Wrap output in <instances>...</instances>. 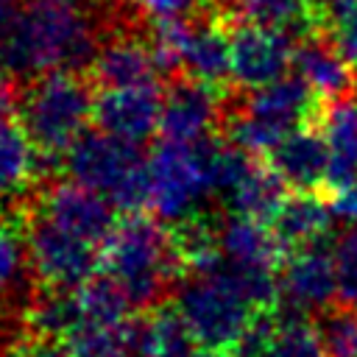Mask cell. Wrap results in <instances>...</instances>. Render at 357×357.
Segmentation results:
<instances>
[{"instance_id": "6da1fadb", "label": "cell", "mask_w": 357, "mask_h": 357, "mask_svg": "<svg viewBox=\"0 0 357 357\" xmlns=\"http://www.w3.org/2000/svg\"><path fill=\"white\" fill-rule=\"evenodd\" d=\"M100 6L86 8L73 0H28L20 22L0 45L6 75L20 84L56 70L89 73L103 39Z\"/></svg>"}, {"instance_id": "7a4b0ae2", "label": "cell", "mask_w": 357, "mask_h": 357, "mask_svg": "<svg viewBox=\"0 0 357 357\" xmlns=\"http://www.w3.org/2000/svg\"><path fill=\"white\" fill-rule=\"evenodd\" d=\"M95 81L89 73L56 70L17 84L14 112L28 131L45 176H56L64 153L95 120Z\"/></svg>"}, {"instance_id": "3957f363", "label": "cell", "mask_w": 357, "mask_h": 357, "mask_svg": "<svg viewBox=\"0 0 357 357\" xmlns=\"http://www.w3.org/2000/svg\"><path fill=\"white\" fill-rule=\"evenodd\" d=\"M103 268L134 310H153L184 279L173 229L159 218L131 212L103 243Z\"/></svg>"}, {"instance_id": "277c9868", "label": "cell", "mask_w": 357, "mask_h": 357, "mask_svg": "<svg viewBox=\"0 0 357 357\" xmlns=\"http://www.w3.org/2000/svg\"><path fill=\"white\" fill-rule=\"evenodd\" d=\"M176 312L201 349L234 351L257 310L223 262L206 273H187L176 284Z\"/></svg>"}, {"instance_id": "5b68a950", "label": "cell", "mask_w": 357, "mask_h": 357, "mask_svg": "<svg viewBox=\"0 0 357 357\" xmlns=\"http://www.w3.org/2000/svg\"><path fill=\"white\" fill-rule=\"evenodd\" d=\"M61 170L128 215L148 206V159L137 142H126L103 128H86L64 153Z\"/></svg>"}, {"instance_id": "8992f818", "label": "cell", "mask_w": 357, "mask_h": 357, "mask_svg": "<svg viewBox=\"0 0 357 357\" xmlns=\"http://www.w3.org/2000/svg\"><path fill=\"white\" fill-rule=\"evenodd\" d=\"M215 139V134L195 142L162 139L148 156V206L162 223L190 220L215 195L209 173Z\"/></svg>"}, {"instance_id": "52a82bcc", "label": "cell", "mask_w": 357, "mask_h": 357, "mask_svg": "<svg viewBox=\"0 0 357 357\" xmlns=\"http://www.w3.org/2000/svg\"><path fill=\"white\" fill-rule=\"evenodd\" d=\"M25 223V240H28V259L31 273L45 287H81L89 282L98 271L100 254L95 243H86L75 237L73 231L61 229L50 218L33 212L31 206H17Z\"/></svg>"}, {"instance_id": "ba28073f", "label": "cell", "mask_w": 357, "mask_h": 357, "mask_svg": "<svg viewBox=\"0 0 357 357\" xmlns=\"http://www.w3.org/2000/svg\"><path fill=\"white\" fill-rule=\"evenodd\" d=\"M25 206H31L33 212L50 218L61 229L95 245H103L117 226L114 218L117 206L106 195L70 176L61 178L59 173L39 181L33 192L25 198Z\"/></svg>"}, {"instance_id": "9c48e42d", "label": "cell", "mask_w": 357, "mask_h": 357, "mask_svg": "<svg viewBox=\"0 0 357 357\" xmlns=\"http://www.w3.org/2000/svg\"><path fill=\"white\" fill-rule=\"evenodd\" d=\"M226 28L231 50V86L257 89L287 75L298 36L293 28L254 20H229Z\"/></svg>"}, {"instance_id": "30bf717a", "label": "cell", "mask_w": 357, "mask_h": 357, "mask_svg": "<svg viewBox=\"0 0 357 357\" xmlns=\"http://www.w3.org/2000/svg\"><path fill=\"white\" fill-rule=\"evenodd\" d=\"M231 86H218L192 75H170L162 86V139L173 142H195L209 137L223 123L226 100Z\"/></svg>"}, {"instance_id": "8fae6325", "label": "cell", "mask_w": 357, "mask_h": 357, "mask_svg": "<svg viewBox=\"0 0 357 357\" xmlns=\"http://www.w3.org/2000/svg\"><path fill=\"white\" fill-rule=\"evenodd\" d=\"M165 75L156 47L151 42V22L145 25H114L103 31L100 47L92 59L89 78L103 89L159 84Z\"/></svg>"}, {"instance_id": "7c38bea8", "label": "cell", "mask_w": 357, "mask_h": 357, "mask_svg": "<svg viewBox=\"0 0 357 357\" xmlns=\"http://www.w3.org/2000/svg\"><path fill=\"white\" fill-rule=\"evenodd\" d=\"M337 296L335 257L321 243L293 248L279 268V298L296 312H324Z\"/></svg>"}, {"instance_id": "4fadbf2b", "label": "cell", "mask_w": 357, "mask_h": 357, "mask_svg": "<svg viewBox=\"0 0 357 357\" xmlns=\"http://www.w3.org/2000/svg\"><path fill=\"white\" fill-rule=\"evenodd\" d=\"M293 70L321 100L357 95V73L326 28H307L296 36Z\"/></svg>"}, {"instance_id": "5bb4252c", "label": "cell", "mask_w": 357, "mask_h": 357, "mask_svg": "<svg viewBox=\"0 0 357 357\" xmlns=\"http://www.w3.org/2000/svg\"><path fill=\"white\" fill-rule=\"evenodd\" d=\"M159 120H162V86L159 84L103 89L95 98L98 128L126 142H137V145L148 142L159 131Z\"/></svg>"}, {"instance_id": "9a60e30c", "label": "cell", "mask_w": 357, "mask_h": 357, "mask_svg": "<svg viewBox=\"0 0 357 357\" xmlns=\"http://www.w3.org/2000/svg\"><path fill=\"white\" fill-rule=\"evenodd\" d=\"M218 243L220 257L229 268L237 271H273L279 273L284 262V243L265 220H254L245 215L229 212L218 220Z\"/></svg>"}, {"instance_id": "2e32d148", "label": "cell", "mask_w": 357, "mask_h": 357, "mask_svg": "<svg viewBox=\"0 0 357 357\" xmlns=\"http://www.w3.org/2000/svg\"><path fill=\"white\" fill-rule=\"evenodd\" d=\"M45 181L42 159L22 128L17 112L0 114V204L3 209H17Z\"/></svg>"}, {"instance_id": "e0dca14e", "label": "cell", "mask_w": 357, "mask_h": 357, "mask_svg": "<svg viewBox=\"0 0 357 357\" xmlns=\"http://www.w3.org/2000/svg\"><path fill=\"white\" fill-rule=\"evenodd\" d=\"M271 167L293 190H318L326 187L329 173V145L315 123L293 128L268 156Z\"/></svg>"}, {"instance_id": "ac0fdd59", "label": "cell", "mask_w": 357, "mask_h": 357, "mask_svg": "<svg viewBox=\"0 0 357 357\" xmlns=\"http://www.w3.org/2000/svg\"><path fill=\"white\" fill-rule=\"evenodd\" d=\"M315 126L329 145V173L324 190L335 192L357 178V95L324 100Z\"/></svg>"}, {"instance_id": "d6986e66", "label": "cell", "mask_w": 357, "mask_h": 357, "mask_svg": "<svg viewBox=\"0 0 357 357\" xmlns=\"http://www.w3.org/2000/svg\"><path fill=\"white\" fill-rule=\"evenodd\" d=\"M332 223H335L332 204L318 198L312 190H296L293 195H287L276 218L271 220L284 248H301V245L321 243L332 231Z\"/></svg>"}, {"instance_id": "ffe728a7", "label": "cell", "mask_w": 357, "mask_h": 357, "mask_svg": "<svg viewBox=\"0 0 357 357\" xmlns=\"http://www.w3.org/2000/svg\"><path fill=\"white\" fill-rule=\"evenodd\" d=\"M284 187L287 184L271 167V162L265 156H257L251 162V167L243 173V178L223 195V201H226V209L234 215H245V218L271 223L287 198Z\"/></svg>"}, {"instance_id": "44dd1931", "label": "cell", "mask_w": 357, "mask_h": 357, "mask_svg": "<svg viewBox=\"0 0 357 357\" xmlns=\"http://www.w3.org/2000/svg\"><path fill=\"white\" fill-rule=\"evenodd\" d=\"M192 343L178 312L156 310L131 324L126 357H192Z\"/></svg>"}, {"instance_id": "7402d4cb", "label": "cell", "mask_w": 357, "mask_h": 357, "mask_svg": "<svg viewBox=\"0 0 357 357\" xmlns=\"http://www.w3.org/2000/svg\"><path fill=\"white\" fill-rule=\"evenodd\" d=\"M25 324L36 337L67 340L81 326V304L75 287H45L36 293L25 307Z\"/></svg>"}, {"instance_id": "603a6c76", "label": "cell", "mask_w": 357, "mask_h": 357, "mask_svg": "<svg viewBox=\"0 0 357 357\" xmlns=\"http://www.w3.org/2000/svg\"><path fill=\"white\" fill-rule=\"evenodd\" d=\"M265 357H329V354L318 326H312L304 312L284 307L276 315Z\"/></svg>"}, {"instance_id": "cb8c5ba5", "label": "cell", "mask_w": 357, "mask_h": 357, "mask_svg": "<svg viewBox=\"0 0 357 357\" xmlns=\"http://www.w3.org/2000/svg\"><path fill=\"white\" fill-rule=\"evenodd\" d=\"M31 273L25 223L20 209H6L0 218V296L20 290L25 276Z\"/></svg>"}, {"instance_id": "d4e9b609", "label": "cell", "mask_w": 357, "mask_h": 357, "mask_svg": "<svg viewBox=\"0 0 357 357\" xmlns=\"http://www.w3.org/2000/svg\"><path fill=\"white\" fill-rule=\"evenodd\" d=\"M318 332L329 357H357V310H324Z\"/></svg>"}, {"instance_id": "484cf974", "label": "cell", "mask_w": 357, "mask_h": 357, "mask_svg": "<svg viewBox=\"0 0 357 357\" xmlns=\"http://www.w3.org/2000/svg\"><path fill=\"white\" fill-rule=\"evenodd\" d=\"M335 271H337V298L343 307L357 310V226H346L335 245Z\"/></svg>"}, {"instance_id": "4316f807", "label": "cell", "mask_w": 357, "mask_h": 357, "mask_svg": "<svg viewBox=\"0 0 357 357\" xmlns=\"http://www.w3.org/2000/svg\"><path fill=\"white\" fill-rule=\"evenodd\" d=\"M137 8L148 22H162V20H181L204 11L212 6V0H134Z\"/></svg>"}, {"instance_id": "83f0119b", "label": "cell", "mask_w": 357, "mask_h": 357, "mask_svg": "<svg viewBox=\"0 0 357 357\" xmlns=\"http://www.w3.org/2000/svg\"><path fill=\"white\" fill-rule=\"evenodd\" d=\"M0 357H70L67 349L59 346V340L47 337H31V340H17L0 351Z\"/></svg>"}, {"instance_id": "f1b7e54d", "label": "cell", "mask_w": 357, "mask_h": 357, "mask_svg": "<svg viewBox=\"0 0 357 357\" xmlns=\"http://www.w3.org/2000/svg\"><path fill=\"white\" fill-rule=\"evenodd\" d=\"M332 195V212H335V220L340 223H349V226H357V178L335 192Z\"/></svg>"}, {"instance_id": "f546056e", "label": "cell", "mask_w": 357, "mask_h": 357, "mask_svg": "<svg viewBox=\"0 0 357 357\" xmlns=\"http://www.w3.org/2000/svg\"><path fill=\"white\" fill-rule=\"evenodd\" d=\"M25 3L28 0H0V45L8 39V33L14 31V25L20 22Z\"/></svg>"}, {"instance_id": "4dcf8cb0", "label": "cell", "mask_w": 357, "mask_h": 357, "mask_svg": "<svg viewBox=\"0 0 357 357\" xmlns=\"http://www.w3.org/2000/svg\"><path fill=\"white\" fill-rule=\"evenodd\" d=\"M14 103H17V81L6 78V81H0V114L14 112Z\"/></svg>"}, {"instance_id": "1f68e13d", "label": "cell", "mask_w": 357, "mask_h": 357, "mask_svg": "<svg viewBox=\"0 0 357 357\" xmlns=\"http://www.w3.org/2000/svg\"><path fill=\"white\" fill-rule=\"evenodd\" d=\"M11 324H14V321H11V307H8V301H3V298H0V351L6 349L8 332L14 329Z\"/></svg>"}, {"instance_id": "d6a6232c", "label": "cell", "mask_w": 357, "mask_h": 357, "mask_svg": "<svg viewBox=\"0 0 357 357\" xmlns=\"http://www.w3.org/2000/svg\"><path fill=\"white\" fill-rule=\"evenodd\" d=\"M346 3H351V6H357V0H329V3H326V6H324V8L318 11V25H321V17H324V14H326V11L332 8V6H346Z\"/></svg>"}, {"instance_id": "836d02e7", "label": "cell", "mask_w": 357, "mask_h": 357, "mask_svg": "<svg viewBox=\"0 0 357 357\" xmlns=\"http://www.w3.org/2000/svg\"><path fill=\"white\" fill-rule=\"evenodd\" d=\"M192 357H234V354H229V351H212V349H204L201 354H192Z\"/></svg>"}, {"instance_id": "e575fe53", "label": "cell", "mask_w": 357, "mask_h": 357, "mask_svg": "<svg viewBox=\"0 0 357 357\" xmlns=\"http://www.w3.org/2000/svg\"><path fill=\"white\" fill-rule=\"evenodd\" d=\"M212 3H215V8H218V11L223 14V11H226V6H229L231 0H212Z\"/></svg>"}, {"instance_id": "d590c367", "label": "cell", "mask_w": 357, "mask_h": 357, "mask_svg": "<svg viewBox=\"0 0 357 357\" xmlns=\"http://www.w3.org/2000/svg\"><path fill=\"white\" fill-rule=\"evenodd\" d=\"M8 75H6V70H3V64H0V81H6Z\"/></svg>"}, {"instance_id": "8d00e7d4", "label": "cell", "mask_w": 357, "mask_h": 357, "mask_svg": "<svg viewBox=\"0 0 357 357\" xmlns=\"http://www.w3.org/2000/svg\"><path fill=\"white\" fill-rule=\"evenodd\" d=\"M354 73H357V64H354Z\"/></svg>"}]
</instances>
